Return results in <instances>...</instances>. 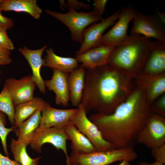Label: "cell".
Segmentation results:
<instances>
[{
    "label": "cell",
    "instance_id": "cell-2",
    "mask_svg": "<svg viewBox=\"0 0 165 165\" xmlns=\"http://www.w3.org/2000/svg\"><path fill=\"white\" fill-rule=\"evenodd\" d=\"M132 80L108 64L86 69L81 103L86 112L110 114L131 93Z\"/></svg>",
    "mask_w": 165,
    "mask_h": 165
},
{
    "label": "cell",
    "instance_id": "cell-40",
    "mask_svg": "<svg viewBox=\"0 0 165 165\" xmlns=\"http://www.w3.org/2000/svg\"><path fill=\"white\" fill-rule=\"evenodd\" d=\"M117 165H131L130 162L127 160H123L119 164Z\"/></svg>",
    "mask_w": 165,
    "mask_h": 165
},
{
    "label": "cell",
    "instance_id": "cell-10",
    "mask_svg": "<svg viewBox=\"0 0 165 165\" xmlns=\"http://www.w3.org/2000/svg\"><path fill=\"white\" fill-rule=\"evenodd\" d=\"M68 139L64 128H38L35 131L29 145L32 149L40 153L42 145L45 143H49L57 150H61L66 155V159L69 157L66 145Z\"/></svg>",
    "mask_w": 165,
    "mask_h": 165
},
{
    "label": "cell",
    "instance_id": "cell-35",
    "mask_svg": "<svg viewBox=\"0 0 165 165\" xmlns=\"http://www.w3.org/2000/svg\"><path fill=\"white\" fill-rule=\"evenodd\" d=\"M0 165H21L16 161L10 160L8 157L3 156L0 152Z\"/></svg>",
    "mask_w": 165,
    "mask_h": 165
},
{
    "label": "cell",
    "instance_id": "cell-15",
    "mask_svg": "<svg viewBox=\"0 0 165 165\" xmlns=\"http://www.w3.org/2000/svg\"><path fill=\"white\" fill-rule=\"evenodd\" d=\"M115 47L101 46L91 48L85 52L76 55L75 59L81 64L80 66L90 69L108 64L110 56Z\"/></svg>",
    "mask_w": 165,
    "mask_h": 165
},
{
    "label": "cell",
    "instance_id": "cell-30",
    "mask_svg": "<svg viewBox=\"0 0 165 165\" xmlns=\"http://www.w3.org/2000/svg\"><path fill=\"white\" fill-rule=\"evenodd\" d=\"M152 155L155 161L162 164L165 163V143L151 149Z\"/></svg>",
    "mask_w": 165,
    "mask_h": 165
},
{
    "label": "cell",
    "instance_id": "cell-3",
    "mask_svg": "<svg viewBox=\"0 0 165 165\" xmlns=\"http://www.w3.org/2000/svg\"><path fill=\"white\" fill-rule=\"evenodd\" d=\"M152 43L150 38L141 35H130L126 42L115 47L108 64L134 79L142 71Z\"/></svg>",
    "mask_w": 165,
    "mask_h": 165
},
{
    "label": "cell",
    "instance_id": "cell-21",
    "mask_svg": "<svg viewBox=\"0 0 165 165\" xmlns=\"http://www.w3.org/2000/svg\"><path fill=\"white\" fill-rule=\"evenodd\" d=\"M0 10L26 12L36 19L40 17L42 12L36 0H2Z\"/></svg>",
    "mask_w": 165,
    "mask_h": 165
},
{
    "label": "cell",
    "instance_id": "cell-39",
    "mask_svg": "<svg viewBox=\"0 0 165 165\" xmlns=\"http://www.w3.org/2000/svg\"><path fill=\"white\" fill-rule=\"evenodd\" d=\"M40 158V157H38L35 158L34 161L30 165H38V161Z\"/></svg>",
    "mask_w": 165,
    "mask_h": 165
},
{
    "label": "cell",
    "instance_id": "cell-16",
    "mask_svg": "<svg viewBox=\"0 0 165 165\" xmlns=\"http://www.w3.org/2000/svg\"><path fill=\"white\" fill-rule=\"evenodd\" d=\"M47 47L44 45L42 48L37 50L30 49L26 46L19 48L18 50L28 62L32 71V79L40 92L46 93L44 81L41 74V67L44 66L45 61L42 57L44 51Z\"/></svg>",
    "mask_w": 165,
    "mask_h": 165
},
{
    "label": "cell",
    "instance_id": "cell-34",
    "mask_svg": "<svg viewBox=\"0 0 165 165\" xmlns=\"http://www.w3.org/2000/svg\"><path fill=\"white\" fill-rule=\"evenodd\" d=\"M0 10V27H4L7 29H11L14 25V22L11 18L4 16Z\"/></svg>",
    "mask_w": 165,
    "mask_h": 165
},
{
    "label": "cell",
    "instance_id": "cell-1",
    "mask_svg": "<svg viewBox=\"0 0 165 165\" xmlns=\"http://www.w3.org/2000/svg\"><path fill=\"white\" fill-rule=\"evenodd\" d=\"M151 113L145 92L135 85L112 113H95L88 118L97 127L104 139L116 149L132 147Z\"/></svg>",
    "mask_w": 165,
    "mask_h": 165
},
{
    "label": "cell",
    "instance_id": "cell-12",
    "mask_svg": "<svg viewBox=\"0 0 165 165\" xmlns=\"http://www.w3.org/2000/svg\"><path fill=\"white\" fill-rule=\"evenodd\" d=\"M9 91L15 106L30 101L34 98L36 86L32 75H27L17 79L11 78L6 80L5 83Z\"/></svg>",
    "mask_w": 165,
    "mask_h": 165
},
{
    "label": "cell",
    "instance_id": "cell-6",
    "mask_svg": "<svg viewBox=\"0 0 165 165\" xmlns=\"http://www.w3.org/2000/svg\"><path fill=\"white\" fill-rule=\"evenodd\" d=\"M137 10L130 6H122L117 21L103 35L97 46L116 47L126 42L130 37L127 34L128 25L135 17Z\"/></svg>",
    "mask_w": 165,
    "mask_h": 165
},
{
    "label": "cell",
    "instance_id": "cell-20",
    "mask_svg": "<svg viewBox=\"0 0 165 165\" xmlns=\"http://www.w3.org/2000/svg\"><path fill=\"white\" fill-rule=\"evenodd\" d=\"M86 71L85 69L79 66L68 74L70 100L74 106L78 107L81 103Z\"/></svg>",
    "mask_w": 165,
    "mask_h": 165
},
{
    "label": "cell",
    "instance_id": "cell-42",
    "mask_svg": "<svg viewBox=\"0 0 165 165\" xmlns=\"http://www.w3.org/2000/svg\"></svg>",
    "mask_w": 165,
    "mask_h": 165
},
{
    "label": "cell",
    "instance_id": "cell-38",
    "mask_svg": "<svg viewBox=\"0 0 165 165\" xmlns=\"http://www.w3.org/2000/svg\"><path fill=\"white\" fill-rule=\"evenodd\" d=\"M60 6L61 9H64V8H66V6L65 2L64 0H61L60 1Z\"/></svg>",
    "mask_w": 165,
    "mask_h": 165
},
{
    "label": "cell",
    "instance_id": "cell-33",
    "mask_svg": "<svg viewBox=\"0 0 165 165\" xmlns=\"http://www.w3.org/2000/svg\"><path fill=\"white\" fill-rule=\"evenodd\" d=\"M94 9L96 10L102 15L105 10L106 5L108 1L107 0H94L93 1Z\"/></svg>",
    "mask_w": 165,
    "mask_h": 165
},
{
    "label": "cell",
    "instance_id": "cell-41",
    "mask_svg": "<svg viewBox=\"0 0 165 165\" xmlns=\"http://www.w3.org/2000/svg\"><path fill=\"white\" fill-rule=\"evenodd\" d=\"M66 162V165H79L78 164H72L70 163L69 162Z\"/></svg>",
    "mask_w": 165,
    "mask_h": 165
},
{
    "label": "cell",
    "instance_id": "cell-11",
    "mask_svg": "<svg viewBox=\"0 0 165 165\" xmlns=\"http://www.w3.org/2000/svg\"><path fill=\"white\" fill-rule=\"evenodd\" d=\"M120 11V10H117L101 21L93 23L88 28H86L82 33V42L76 54H82L91 48L97 46L103 33L108 28L114 24L119 17Z\"/></svg>",
    "mask_w": 165,
    "mask_h": 165
},
{
    "label": "cell",
    "instance_id": "cell-7",
    "mask_svg": "<svg viewBox=\"0 0 165 165\" xmlns=\"http://www.w3.org/2000/svg\"><path fill=\"white\" fill-rule=\"evenodd\" d=\"M77 112L70 119V121L90 141L97 152L104 151L115 149L103 138L96 126L87 117L86 112L80 103Z\"/></svg>",
    "mask_w": 165,
    "mask_h": 165
},
{
    "label": "cell",
    "instance_id": "cell-14",
    "mask_svg": "<svg viewBox=\"0 0 165 165\" xmlns=\"http://www.w3.org/2000/svg\"><path fill=\"white\" fill-rule=\"evenodd\" d=\"M77 108L68 109H59L51 107L46 103L42 107L40 128L53 127L64 128L77 112Z\"/></svg>",
    "mask_w": 165,
    "mask_h": 165
},
{
    "label": "cell",
    "instance_id": "cell-36",
    "mask_svg": "<svg viewBox=\"0 0 165 165\" xmlns=\"http://www.w3.org/2000/svg\"><path fill=\"white\" fill-rule=\"evenodd\" d=\"M158 17L164 24H165V13L164 12H160L159 10H156Z\"/></svg>",
    "mask_w": 165,
    "mask_h": 165
},
{
    "label": "cell",
    "instance_id": "cell-24",
    "mask_svg": "<svg viewBox=\"0 0 165 165\" xmlns=\"http://www.w3.org/2000/svg\"><path fill=\"white\" fill-rule=\"evenodd\" d=\"M46 102L41 98L34 97L31 100L16 105L15 107L14 129L31 116Z\"/></svg>",
    "mask_w": 165,
    "mask_h": 165
},
{
    "label": "cell",
    "instance_id": "cell-32",
    "mask_svg": "<svg viewBox=\"0 0 165 165\" xmlns=\"http://www.w3.org/2000/svg\"><path fill=\"white\" fill-rule=\"evenodd\" d=\"M11 51L0 48V65H5L11 63L12 59L10 57Z\"/></svg>",
    "mask_w": 165,
    "mask_h": 165
},
{
    "label": "cell",
    "instance_id": "cell-22",
    "mask_svg": "<svg viewBox=\"0 0 165 165\" xmlns=\"http://www.w3.org/2000/svg\"><path fill=\"white\" fill-rule=\"evenodd\" d=\"M46 53L44 66L68 74L79 67L75 58L59 56L52 48L46 50Z\"/></svg>",
    "mask_w": 165,
    "mask_h": 165
},
{
    "label": "cell",
    "instance_id": "cell-37",
    "mask_svg": "<svg viewBox=\"0 0 165 165\" xmlns=\"http://www.w3.org/2000/svg\"><path fill=\"white\" fill-rule=\"evenodd\" d=\"M138 165H164L159 162L155 161L153 163H149L145 162H141L138 163Z\"/></svg>",
    "mask_w": 165,
    "mask_h": 165
},
{
    "label": "cell",
    "instance_id": "cell-17",
    "mask_svg": "<svg viewBox=\"0 0 165 165\" xmlns=\"http://www.w3.org/2000/svg\"><path fill=\"white\" fill-rule=\"evenodd\" d=\"M68 74L59 70L53 69L51 78L44 81L46 87L55 94V103L66 107L68 105L69 98V91L68 81Z\"/></svg>",
    "mask_w": 165,
    "mask_h": 165
},
{
    "label": "cell",
    "instance_id": "cell-9",
    "mask_svg": "<svg viewBox=\"0 0 165 165\" xmlns=\"http://www.w3.org/2000/svg\"><path fill=\"white\" fill-rule=\"evenodd\" d=\"M137 141L151 149L165 143V117L151 113Z\"/></svg>",
    "mask_w": 165,
    "mask_h": 165
},
{
    "label": "cell",
    "instance_id": "cell-8",
    "mask_svg": "<svg viewBox=\"0 0 165 165\" xmlns=\"http://www.w3.org/2000/svg\"><path fill=\"white\" fill-rule=\"evenodd\" d=\"M133 25L130 35H139L165 44V29L163 24L157 16L144 14L137 10L132 20Z\"/></svg>",
    "mask_w": 165,
    "mask_h": 165
},
{
    "label": "cell",
    "instance_id": "cell-4",
    "mask_svg": "<svg viewBox=\"0 0 165 165\" xmlns=\"http://www.w3.org/2000/svg\"><path fill=\"white\" fill-rule=\"evenodd\" d=\"M46 13L58 20L65 25L70 32L72 40L82 43V33L86 27L91 24L98 22L104 18L102 15L96 10L89 12L81 11L69 9L68 12L62 13L45 9Z\"/></svg>",
    "mask_w": 165,
    "mask_h": 165
},
{
    "label": "cell",
    "instance_id": "cell-23",
    "mask_svg": "<svg viewBox=\"0 0 165 165\" xmlns=\"http://www.w3.org/2000/svg\"><path fill=\"white\" fill-rule=\"evenodd\" d=\"M42 107L39 108L27 119L14 129V131L17 138V141L30 144L35 131L39 127Z\"/></svg>",
    "mask_w": 165,
    "mask_h": 165
},
{
    "label": "cell",
    "instance_id": "cell-19",
    "mask_svg": "<svg viewBox=\"0 0 165 165\" xmlns=\"http://www.w3.org/2000/svg\"><path fill=\"white\" fill-rule=\"evenodd\" d=\"M68 140L71 141L72 152L79 154L97 152L89 140L71 121L64 128Z\"/></svg>",
    "mask_w": 165,
    "mask_h": 165
},
{
    "label": "cell",
    "instance_id": "cell-26",
    "mask_svg": "<svg viewBox=\"0 0 165 165\" xmlns=\"http://www.w3.org/2000/svg\"><path fill=\"white\" fill-rule=\"evenodd\" d=\"M15 106L12 96L4 84L0 94V111L7 116L10 123L14 126Z\"/></svg>",
    "mask_w": 165,
    "mask_h": 165
},
{
    "label": "cell",
    "instance_id": "cell-5",
    "mask_svg": "<svg viewBox=\"0 0 165 165\" xmlns=\"http://www.w3.org/2000/svg\"><path fill=\"white\" fill-rule=\"evenodd\" d=\"M137 157L138 154L132 147H128L86 154L72 152L66 162L79 165H108L119 161H132Z\"/></svg>",
    "mask_w": 165,
    "mask_h": 165
},
{
    "label": "cell",
    "instance_id": "cell-13",
    "mask_svg": "<svg viewBox=\"0 0 165 165\" xmlns=\"http://www.w3.org/2000/svg\"><path fill=\"white\" fill-rule=\"evenodd\" d=\"M134 80L135 86L144 91L150 104L165 93V72L152 75L141 72Z\"/></svg>",
    "mask_w": 165,
    "mask_h": 165
},
{
    "label": "cell",
    "instance_id": "cell-18",
    "mask_svg": "<svg viewBox=\"0 0 165 165\" xmlns=\"http://www.w3.org/2000/svg\"><path fill=\"white\" fill-rule=\"evenodd\" d=\"M141 72L152 75L165 72V44L157 40L152 41Z\"/></svg>",
    "mask_w": 165,
    "mask_h": 165
},
{
    "label": "cell",
    "instance_id": "cell-27",
    "mask_svg": "<svg viewBox=\"0 0 165 165\" xmlns=\"http://www.w3.org/2000/svg\"><path fill=\"white\" fill-rule=\"evenodd\" d=\"M5 113L0 111V138L4 152L7 156L8 157L9 153L7 149L6 139L8 134L14 131V127L7 128L5 127L6 121Z\"/></svg>",
    "mask_w": 165,
    "mask_h": 165
},
{
    "label": "cell",
    "instance_id": "cell-25",
    "mask_svg": "<svg viewBox=\"0 0 165 165\" xmlns=\"http://www.w3.org/2000/svg\"><path fill=\"white\" fill-rule=\"evenodd\" d=\"M27 143L13 139L10 145L11 151L16 161L21 165H30L34 160L31 158L26 151Z\"/></svg>",
    "mask_w": 165,
    "mask_h": 165
},
{
    "label": "cell",
    "instance_id": "cell-29",
    "mask_svg": "<svg viewBox=\"0 0 165 165\" xmlns=\"http://www.w3.org/2000/svg\"><path fill=\"white\" fill-rule=\"evenodd\" d=\"M7 29L0 27V48L11 51L14 49L13 44L7 35Z\"/></svg>",
    "mask_w": 165,
    "mask_h": 165
},
{
    "label": "cell",
    "instance_id": "cell-28",
    "mask_svg": "<svg viewBox=\"0 0 165 165\" xmlns=\"http://www.w3.org/2000/svg\"><path fill=\"white\" fill-rule=\"evenodd\" d=\"M151 113L165 117V93L150 104Z\"/></svg>",
    "mask_w": 165,
    "mask_h": 165
},
{
    "label": "cell",
    "instance_id": "cell-31",
    "mask_svg": "<svg viewBox=\"0 0 165 165\" xmlns=\"http://www.w3.org/2000/svg\"><path fill=\"white\" fill-rule=\"evenodd\" d=\"M66 4V7L68 9H72L76 10H80L82 8L89 10L90 9L91 7L90 4H87L76 0H67Z\"/></svg>",
    "mask_w": 165,
    "mask_h": 165
}]
</instances>
